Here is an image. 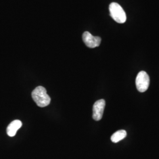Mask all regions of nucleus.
<instances>
[{"label": "nucleus", "mask_w": 159, "mask_h": 159, "mask_svg": "<svg viewBox=\"0 0 159 159\" xmlns=\"http://www.w3.org/2000/svg\"><path fill=\"white\" fill-rule=\"evenodd\" d=\"M109 11L110 16L117 23L123 24L126 21L127 17L125 11L118 3H111L109 6Z\"/></svg>", "instance_id": "2"}, {"label": "nucleus", "mask_w": 159, "mask_h": 159, "mask_svg": "<svg viewBox=\"0 0 159 159\" xmlns=\"http://www.w3.org/2000/svg\"><path fill=\"white\" fill-rule=\"evenodd\" d=\"M32 97L37 105L40 107H45L51 102V98L47 93L46 89L39 86L32 92Z\"/></svg>", "instance_id": "1"}, {"label": "nucleus", "mask_w": 159, "mask_h": 159, "mask_svg": "<svg viewBox=\"0 0 159 159\" xmlns=\"http://www.w3.org/2000/svg\"><path fill=\"white\" fill-rule=\"evenodd\" d=\"M22 125H23L22 122L20 120H14L7 127V134L10 137L14 136L16 134L17 131L21 128Z\"/></svg>", "instance_id": "6"}, {"label": "nucleus", "mask_w": 159, "mask_h": 159, "mask_svg": "<svg viewBox=\"0 0 159 159\" xmlns=\"http://www.w3.org/2000/svg\"><path fill=\"white\" fill-rule=\"evenodd\" d=\"M83 40L86 46L91 48L98 47L102 41L100 37L93 36L88 31H85L83 34Z\"/></svg>", "instance_id": "4"}, {"label": "nucleus", "mask_w": 159, "mask_h": 159, "mask_svg": "<svg viewBox=\"0 0 159 159\" xmlns=\"http://www.w3.org/2000/svg\"><path fill=\"white\" fill-rule=\"evenodd\" d=\"M106 106L104 100L101 99L95 102L93 107V118L96 121H99L102 119L104 110Z\"/></svg>", "instance_id": "5"}, {"label": "nucleus", "mask_w": 159, "mask_h": 159, "mask_svg": "<svg viewBox=\"0 0 159 159\" xmlns=\"http://www.w3.org/2000/svg\"><path fill=\"white\" fill-rule=\"evenodd\" d=\"M127 136V132L125 130H120L115 132L111 137V140L112 142L118 143L121 140L124 139Z\"/></svg>", "instance_id": "7"}, {"label": "nucleus", "mask_w": 159, "mask_h": 159, "mask_svg": "<svg viewBox=\"0 0 159 159\" xmlns=\"http://www.w3.org/2000/svg\"><path fill=\"white\" fill-rule=\"evenodd\" d=\"M136 85L138 91L143 93L146 91L150 85V77L146 71H140L136 79Z\"/></svg>", "instance_id": "3"}]
</instances>
